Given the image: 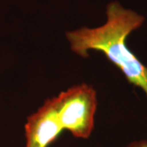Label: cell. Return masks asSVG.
I'll return each instance as SVG.
<instances>
[{"instance_id":"1","label":"cell","mask_w":147,"mask_h":147,"mask_svg":"<svg viewBox=\"0 0 147 147\" xmlns=\"http://www.w3.org/2000/svg\"><path fill=\"white\" fill-rule=\"evenodd\" d=\"M107 21L94 29L82 27L67 32L66 38L74 53L87 58L89 50L103 53L125 75L130 84L140 88L147 96V67L127 47L126 38L142 26L144 16L126 9L118 2L107 6Z\"/></svg>"},{"instance_id":"3","label":"cell","mask_w":147,"mask_h":147,"mask_svg":"<svg viewBox=\"0 0 147 147\" xmlns=\"http://www.w3.org/2000/svg\"><path fill=\"white\" fill-rule=\"evenodd\" d=\"M53 98L28 117L25 125L26 147H48L63 131Z\"/></svg>"},{"instance_id":"4","label":"cell","mask_w":147,"mask_h":147,"mask_svg":"<svg viewBox=\"0 0 147 147\" xmlns=\"http://www.w3.org/2000/svg\"><path fill=\"white\" fill-rule=\"evenodd\" d=\"M127 147H147V141H138L133 142L127 145Z\"/></svg>"},{"instance_id":"2","label":"cell","mask_w":147,"mask_h":147,"mask_svg":"<svg viewBox=\"0 0 147 147\" xmlns=\"http://www.w3.org/2000/svg\"><path fill=\"white\" fill-rule=\"evenodd\" d=\"M63 130L74 137L87 139L94 127L96 94L91 86L81 84L53 97Z\"/></svg>"}]
</instances>
